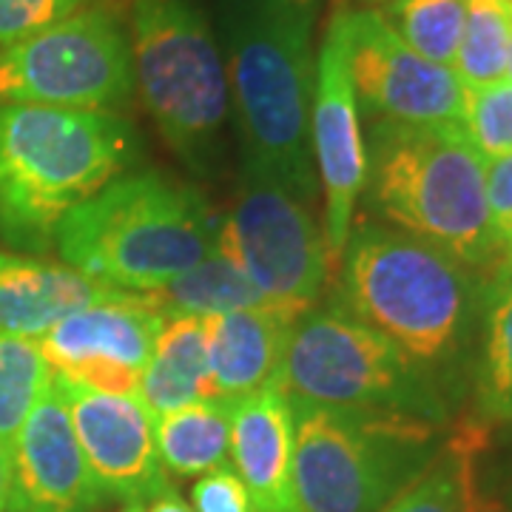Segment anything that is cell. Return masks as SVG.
<instances>
[{"label":"cell","instance_id":"cell-14","mask_svg":"<svg viewBox=\"0 0 512 512\" xmlns=\"http://www.w3.org/2000/svg\"><path fill=\"white\" fill-rule=\"evenodd\" d=\"M55 384L103 495L140 504L171 490L154 441V416L140 396L100 393L60 376Z\"/></svg>","mask_w":512,"mask_h":512},{"label":"cell","instance_id":"cell-22","mask_svg":"<svg viewBox=\"0 0 512 512\" xmlns=\"http://www.w3.org/2000/svg\"><path fill=\"white\" fill-rule=\"evenodd\" d=\"M473 384L481 419L512 421V282L498 271L484 285Z\"/></svg>","mask_w":512,"mask_h":512},{"label":"cell","instance_id":"cell-16","mask_svg":"<svg viewBox=\"0 0 512 512\" xmlns=\"http://www.w3.org/2000/svg\"><path fill=\"white\" fill-rule=\"evenodd\" d=\"M228 453L256 512H296L293 404L282 384H268L234 404Z\"/></svg>","mask_w":512,"mask_h":512},{"label":"cell","instance_id":"cell-9","mask_svg":"<svg viewBox=\"0 0 512 512\" xmlns=\"http://www.w3.org/2000/svg\"><path fill=\"white\" fill-rule=\"evenodd\" d=\"M134 89L126 26L103 6H83L0 49V103L114 114Z\"/></svg>","mask_w":512,"mask_h":512},{"label":"cell","instance_id":"cell-36","mask_svg":"<svg viewBox=\"0 0 512 512\" xmlns=\"http://www.w3.org/2000/svg\"><path fill=\"white\" fill-rule=\"evenodd\" d=\"M123 512H143V510H140V507H128V510H123Z\"/></svg>","mask_w":512,"mask_h":512},{"label":"cell","instance_id":"cell-8","mask_svg":"<svg viewBox=\"0 0 512 512\" xmlns=\"http://www.w3.org/2000/svg\"><path fill=\"white\" fill-rule=\"evenodd\" d=\"M279 384L291 402L330 410L413 416L439 427L450 419L439 384L339 305L311 308L293 322Z\"/></svg>","mask_w":512,"mask_h":512},{"label":"cell","instance_id":"cell-4","mask_svg":"<svg viewBox=\"0 0 512 512\" xmlns=\"http://www.w3.org/2000/svg\"><path fill=\"white\" fill-rule=\"evenodd\" d=\"M365 188L370 208L390 228L436 245L473 271L504 256L487 214L484 157L456 123L370 120Z\"/></svg>","mask_w":512,"mask_h":512},{"label":"cell","instance_id":"cell-34","mask_svg":"<svg viewBox=\"0 0 512 512\" xmlns=\"http://www.w3.org/2000/svg\"><path fill=\"white\" fill-rule=\"evenodd\" d=\"M282 3H291V6H302V9H316L319 0H282Z\"/></svg>","mask_w":512,"mask_h":512},{"label":"cell","instance_id":"cell-20","mask_svg":"<svg viewBox=\"0 0 512 512\" xmlns=\"http://www.w3.org/2000/svg\"><path fill=\"white\" fill-rule=\"evenodd\" d=\"M484 450L481 427H464L444 439L441 453L407 490L382 512H498L478 478V456Z\"/></svg>","mask_w":512,"mask_h":512},{"label":"cell","instance_id":"cell-11","mask_svg":"<svg viewBox=\"0 0 512 512\" xmlns=\"http://www.w3.org/2000/svg\"><path fill=\"white\" fill-rule=\"evenodd\" d=\"M336 20L356 106L367 120L461 126L464 83L450 66L413 52L373 9H345Z\"/></svg>","mask_w":512,"mask_h":512},{"label":"cell","instance_id":"cell-31","mask_svg":"<svg viewBox=\"0 0 512 512\" xmlns=\"http://www.w3.org/2000/svg\"><path fill=\"white\" fill-rule=\"evenodd\" d=\"M0 512H12V447L0 441Z\"/></svg>","mask_w":512,"mask_h":512},{"label":"cell","instance_id":"cell-32","mask_svg":"<svg viewBox=\"0 0 512 512\" xmlns=\"http://www.w3.org/2000/svg\"><path fill=\"white\" fill-rule=\"evenodd\" d=\"M146 512H194V510H191V507L185 504L180 495L168 490V493L160 495V498H157V501H154V504H151Z\"/></svg>","mask_w":512,"mask_h":512},{"label":"cell","instance_id":"cell-5","mask_svg":"<svg viewBox=\"0 0 512 512\" xmlns=\"http://www.w3.org/2000/svg\"><path fill=\"white\" fill-rule=\"evenodd\" d=\"M217 225L194 185L160 171L114 177L57 225L66 265L128 293H151L217 251Z\"/></svg>","mask_w":512,"mask_h":512},{"label":"cell","instance_id":"cell-2","mask_svg":"<svg viewBox=\"0 0 512 512\" xmlns=\"http://www.w3.org/2000/svg\"><path fill=\"white\" fill-rule=\"evenodd\" d=\"M313 15L282 0H220V49L234 97L245 180L274 183L308 202Z\"/></svg>","mask_w":512,"mask_h":512},{"label":"cell","instance_id":"cell-23","mask_svg":"<svg viewBox=\"0 0 512 512\" xmlns=\"http://www.w3.org/2000/svg\"><path fill=\"white\" fill-rule=\"evenodd\" d=\"M143 296L165 316H177V313L217 316V313L271 308L254 282L220 251L208 254L191 271L174 276L163 288L143 293Z\"/></svg>","mask_w":512,"mask_h":512},{"label":"cell","instance_id":"cell-37","mask_svg":"<svg viewBox=\"0 0 512 512\" xmlns=\"http://www.w3.org/2000/svg\"><path fill=\"white\" fill-rule=\"evenodd\" d=\"M367 3H390V0H367Z\"/></svg>","mask_w":512,"mask_h":512},{"label":"cell","instance_id":"cell-30","mask_svg":"<svg viewBox=\"0 0 512 512\" xmlns=\"http://www.w3.org/2000/svg\"><path fill=\"white\" fill-rule=\"evenodd\" d=\"M484 191L495 242L507 251L512 245V154L484 160Z\"/></svg>","mask_w":512,"mask_h":512},{"label":"cell","instance_id":"cell-18","mask_svg":"<svg viewBox=\"0 0 512 512\" xmlns=\"http://www.w3.org/2000/svg\"><path fill=\"white\" fill-rule=\"evenodd\" d=\"M293 319L285 313L231 311L208 316V359L214 399L237 404L279 382Z\"/></svg>","mask_w":512,"mask_h":512},{"label":"cell","instance_id":"cell-19","mask_svg":"<svg viewBox=\"0 0 512 512\" xmlns=\"http://www.w3.org/2000/svg\"><path fill=\"white\" fill-rule=\"evenodd\" d=\"M137 396L154 419L174 413L185 404L214 399L208 359V316H165Z\"/></svg>","mask_w":512,"mask_h":512},{"label":"cell","instance_id":"cell-29","mask_svg":"<svg viewBox=\"0 0 512 512\" xmlns=\"http://www.w3.org/2000/svg\"><path fill=\"white\" fill-rule=\"evenodd\" d=\"M191 504H194V512H256L245 484L228 464L205 473L194 484Z\"/></svg>","mask_w":512,"mask_h":512},{"label":"cell","instance_id":"cell-17","mask_svg":"<svg viewBox=\"0 0 512 512\" xmlns=\"http://www.w3.org/2000/svg\"><path fill=\"white\" fill-rule=\"evenodd\" d=\"M123 293L72 265L0 251V333L40 339L66 316Z\"/></svg>","mask_w":512,"mask_h":512},{"label":"cell","instance_id":"cell-35","mask_svg":"<svg viewBox=\"0 0 512 512\" xmlns=\"http://www.w3.org/2000/svg\"><path fill=\"white\" fill-rule=\"evenodd\" d=\"M507 80H512V35H510V49H507Z\"/></svg>","mask_w":512,"mask_h":512},{"label":"cell","instance_id":"cell-25","mask_svg":"<svg viewBox=\"0 0 512 512\" xmlns=\"http://www.w3.org/2000/svg\"><path fill=\"white\" fill-rule=\"evenodd\" d=\"M467 3L470 0H390L379 15L413 52L453 69Z\"/></svg>","mask_w":512,"mask_h":512},{"label":"cell","instance_id":"cell-10","mask_svg":"<svg viewBox=\"0 0 512 512\" xmlns=\"http://www.w3.org/2000/svg\"><path fill=\"white\" fill-rule=\"evenodd\" d=\"M217 251L293 322L319 302L330 271L325 234L308 202L262 180H245L237 205L217 225Z\"/></svg>","mask_w":512,"mask_h":512},{"label":"cell","instance_id":"cell-7","mask_svg":"<svg viewBox=\"0 0 512 512\" xmlns=\"http://www.w3.org/2000/svg\"><path fill=\"white\" fill-rule=\"evenodd\" d=\"M128 40L157 131L191 171L214 174L225 151L228 77L202 9L194 0H134Z\"/></svg>","mask_w":512,"mask_h":512},{"label":"cell","instance_id":"cell-12","mask_svg":"<svg viewBox=\"0 0 512 512\" xmlns=\"http://www.w3.org/2000/svg\"><path fill=\"white\" fill-rule=\"evenodd\" d=\"M163 322L165 313L143 293L123 291L66 316L37 345L60 379L100 393L137 396Z\"/></svg>","mask_w":512,"mask_h":512},{"label":"cell","instance_id":"cell-3","mask_svg":"<svg viewBox=\"0 0 512 512\" xmlns=\"http://www.w3.org/2000/svg\"><path fill=\"white\" fill-rule=\"evenodd\" d=\"M137 151V131L120 114L0 103V239L46 251L57 225Z\"/></svg>","mask_w":512,"mask_h":512},{"label":"cell","instance_id":"cell-1","mask_svg":"<svg viewBox=\"0 0 512 512\" xmlns=\"http://www.w3.org/2000/svg\"><path fill=\"white\" fill-rule=\"evenodd\" d=\"M339 262L336 305L390 339L447 396L476 353L487 282L436 245L376 222L350 228Z\"/></svg>","mask_w":512,"mask_h":512},{"label":"cell","instance_id":"cell-21","mask_svg":"<svg viewBox=\"0 0 512 512\" xmlns=\"http://www.w3.org/2000/svg\"><path fill=\"white\" fill-rule=\"evenodd\" d=\"M234 404L220 399L185 404L154 419V441L165 473L205 476L228 461Z\"/></svg>","mask_w":512,"mask_h":512},{"label":"cell","instance_id":"cell-6","mask_svg":"<svg viewBox=\"0 0 512 512\" xmlns=\"http://www.w3.org/2000/svg\"><path fill=\"white\" fill-rule=\"evenodd\" d=\"M291 404L296 512H382L444 447L433 421Z\"/></svg>","mask_w":512,"mask_h":512},{"label":"cell","instance_id":"cell-27","mask_svg":"<svg viewBox=\"0 0 512 512\" xmlns=\"http://www.w3.org/2000/svg\"><path fill=\"white\" fill-rule=\"evenodd\" d=\"M461 128L484 160L512 154V80L464 86Z\"/></svg>","mask_w":512,"mask_h":512},{"label":"cell","instance_id":"cell-26","mask_svg":"<svg viewBox=\"0 0 512 512\" xmlns=\"http://www.w3.org/2000/svg\"><path fill=\"white\" fill-rule=\"evenodd\" d=\"M52 367L35 339L0 333V441L12 447L23 421L52 384Z\"/></svg>","mask_w":512,"mask_h":512},{"label":"cell","instance_id":"cell-24","mask_svg":"<svg viewBox=\"0 0 512 512\" xmlns=\"http://www.w3.org/2000/svg\"><path fill=\"white\" fill-rule=\"evenodd\" d=\"M512 0H470L453 72L464 86H487L507 77Z\"/></svg>","mask_w":512,"mask_h":512},{"label":"cell","instance_id":"cell-13","mask_svg":"<svg viewBox=\"0 0 512 512\" xmlns=\"http://www.w3.org/2000/svg\"><path fill=\"white\" fill-rule=\"evenodd\" d=\"M311 151L325 194L322 234L330 259H339L353 228V208L365 191V137L336 15L313 63Z\"/></svg>","mask_w":512,"mask_h":512},{"label":"cell","instance_id":"cell-15","mask_svg":"<svg viewBox=\"0 0 512 512\" xmlns=\"http://www.w3.org/2000/svg\"><path fill=\"white\" fill-rule=\"evenodd\" d=\"M100 501L52 376L12 441V512H92Z\"/></svg>","mask_w":512,"mask_h":512},{"label":"cell","instance_id":"cell-33","mask_svg":"<svg viewBox=\"0 0 512 512\" xmlns=\"http://www.w3.org/2000/svg\"><path fill=\"white\" fill-rule=\"evenodd\" d=\"M495 271H498V274H504L512 282V245L504 251V259H501V265H498Z\"/></svg>","mask_w":512,"mask_h":512},{"label":"cell","instance_id":"cell-28","mask_svg":"<svg viewBox=\"0 0 512 512\" xmlns=\"http://www.w3.org/2000/svg\"><path fill=\"white\" fill-rule=\"evenodd\" d=\"M83 6L86 0H0V49L15 46Z\"/></svg>","mask_w":512,"mask_h":512}]
</instances>
